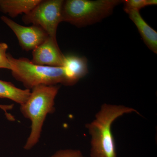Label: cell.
Listing matches in <instances>:
<instances>
[{
  "mask_svg": "<svg viewBox=\"0 0 157 157\" xmlns=\"http://www.w3.org/2000/svg\"><path fill=\"white\" fill-rule=\"evenodd\" d=\"M134 112L139 113L133 108L122 105H103L95 119L86 125L91 136V157H117L111 126L117 118Z\"/></svg>",
  "mask_w": 157,
  "mask_h": 157,
  "instance_id": "obj_1",
  "label": "cell"
},
{
  "mask_svg": "<svg viewBox=\"0 0 157 157\" xmlns=\"http://www.w3.org/2000/svg\"><path fill=\"white\" fill-rule=\"evenodd\" d=\"M59 88L56 85L36 86L32 89L26 102L20 105L21 113L32 123L30 134L25 145V149L30 150L39 142L45 118L55 111V99Z\"/></svg>",
  "mask_w": 157,
  "mask_h": 157,
  "instance_id": "obj_2",
  "label": "cell"
},
{
  "mask_svg": "<svg viewBox=\"0 0 157 157\" xmlns=\"http://www.w3.org/2000/svg\"><path fill=\"white\" fill-rule=\"evenodd\" d=\"M121 0H67L62 10V22L82 27L100 22L110 16Z\"/></svg>",
  "mask_w": 157,
  "mask_h": 157,
  "instance_id": "obj_3",
  "label": "cell"
},
{
  "mask_svg": "<svg viewBox=\"0 0 157 157\" xmlns=\"http://www.w3.org/2000/svg\"><path fill=\"white\" fill-rule=\"evenodd\" d=\"M7 57L11 65L12 76L22 82L26 89H32L39 85H56L58 83L68 86L63 67L35 64L25 58H14L10 53H7Z\"/></svg>",
  "mask_w": 157,
  "mask_h": 157,
  "instance_id": "obj_4",
  "label": "cell"
},
{
  "mask_svg": "<svg viewBox=\"0 0 157 157\" xmlns=\"http://www.w3.org/2000/svg\"><path fill=\"white\" fill-rule=\"evenodd\" d=\"M63 0H41L40 2L27 14L22 21L25 24L32 23L42 28L49 36L57 41L56 33L59 24L62 22Z\"/></svg>",
  "mask_w": 157,
  "mask_h": 157,
  "instance_id": "obj_5",
  "label": "cell"
},
{
  "mask_svg": "<svg viewBox=\"0 0 157 157\" xmlns=\"http://www.w3.org/2000/svg\"><path fill=\"white\" fill-rule=\"evenodd\" d=\"M1 18L14 32L19 45L26 51L33 50L49 36L47 33L39 26L33 25L31 26H25L6 16H2Z\"/></svg>",
  "mask_w": 157,
  "mask_h": 157,
  "instance_id": "obj_6",
  "label": "cell"
},
{
  "mask_svg": "<svg viewBox=\"0 0 157 157\" xmlns=\"http://www.w3.org/2000/svg\"><path fill=\"white\" fill-rule=\"evenodd\" d=\"M64 56L61 52L57 42L50 36L33 52L32 63L46 67H62Z\"/></svg>",
  "mask_w": 157,
  "mask_h": 157,
  "instance_id": "obj_7",
  "label": "cell"
},
{
  "mask_svg": "<svg viewBox=\"0 0 157 157\" xmlns=\"http://www.w3.org/2000/svg\"><path fill=\"white\" fill-rule=\"evenodd\" d=\"M62 67L64 71L68 86L75 84L88 73L87 59L82 57L65 56Z\"/></svg>",
  "mask_w": 157,
  "mask_h": 157,
  "instance_id": "obj_8",
  "label": "cell"
},
{
  "mask_svg": "<svg viewBox=\"0 0 157 157\" xmlns=\"http://www.w3.org/2000/svg\"><path fill=\"white\" fill-rule=\"evenodd\" d=\"M127 14L137 27L143 41L147 47L155 53H157V33L144 20L139 11H131Z\"/></svg>",
  "mask_w": 157,
  "mask_h": 157,
  "instance_id": "obj_9",
  "label": "cell"
},
{
  "mask_svg": "<svg viewBox=\"0 0 157 157\" xmlns=\"http://www.w3.org/2000/svg\"><path fill=\"white\" fill-rule=\"evenodd\" d=\"M41 0H0V11L12 17L20 14H27Z\"/></svg>",
  "mask_w": 157,
  "mask_h": 157,
  "instance_id": "obj_10",
  "label": "cell"
},
{
  "mask_svg": "<svg viewBox=\"0 0 157 157\" xmlns=\"http://www.w3.org/2000/svg\"><path fill=\"white\" fill-rule=\"evenodd\" d=\"M31 92L30 90L21 89L11 82L0 80V98L10 99L21 105L26 102Z\"/></svg>",
  "mask_w": 157,
  "mask_h": 157,
  "instance_id": "obj_11",
  "label": "cell"
},
{
  "mask_svg": "<svg viewBox=\"0 0 157 157\" xmlns=\"http://www.w3.org/2000/svg\"><path fill=\"white\" fill-rule=\"evenodd\" d=\"M124 10L128 13L131 11H138L146 7L145 0H126L123 1Z\"/></svg>",
  "mask_w": 157,
  "mask_h": 157,
  "instance_id": "obj_12",
  "label": "cell"
},
{
  "mask_svg": "<svg viewBox=\"0 0 157 157\" xmlns=\"http://www.w3.org/2000/svg\"><path fill=\"white\" fill-rule=\"evenodd\" d=\"M8 45L6 43H0V69H6L11 70V65L7 57L6 51Z\"/></svg>",
  "mask_w": 157,
  "mask_h": 157,
  "instance_id": "obj_13",
  "label": "cell"
},
{
  "mask_svg": "<svg viewBox=\"0 0 157 157\" xmlns=\"http://www.w3.org/2000/svg\"><path fill=\"white\" fill-rule=\"evenodd\" d=\"M50 157H85L81 151L77 150H61Z\"/></svg>",
  "mask_w": 157,
  "mask_h": 157,
  "instance_id": "obj_14",
  "label": "cell"
},
{
  "mask_svg": "<svg viewBox=\"0 0 157 157\" xmlns=\"http://www.w3.org/2000/svg\"><path fill=\"white\" fill-rule=\"evenodd\" d=\"M145 4L146 6H155L157 5V0H145Z\"/></svg>",
  "mask_w": 157,
  "mask_h": 157,
  "instance_id": "obj_15",
  "label": "cell"
}]
</instances>
